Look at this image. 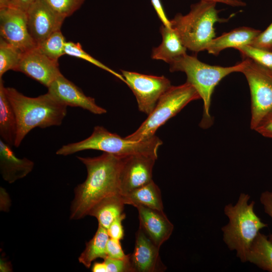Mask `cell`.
I'll list each match as a JSON object with an SVG mask.
<instances>
[{
	"mask_svg": "<svg viewBox=\"0 0 272 272\" xmlns=\"http://www.w3.org/2000/svg\"><path fill=\"white\" fill-rule=\"evenodd\" d=\"M151 4L163 25L168 28H172L170 20L166 16L161 0H151Z\"/></svg>",
	"mask_w": 272,
	"mask_h": 272,
	"instance_id": "cell-36",
	"label": "cell"
},
{
	"mask_svg": "<svg viewBox=\"0 0 272 272\" xmlns=\"http://www.w3.org/2000/svg\"><path fill=\"white\" fill-rule=\"evenodd\" d=\"M199 99L200 96L195 88L186 82L179 86H172L162 95L153 110L137 130L125 138L136 142L154 137L161 126L189 103Z\"/></svg>",
	"mask_w": 272,
	"mask_h": 272,
	"instance_id": "cell-7",
	"label": "cell"
},
{
	"mask_svg": "<svg viewBox=\"0 0 272 272\" xmlns=\"http://www.w3.org/2000/svg\"><path fill=\"white\" fill-rule=\"evenodd\" d=\"M122 196L125 205H131L135 208L142 206L160 211L164 210L161 190L153 180Z\"/></svg>",
	"mask_w": 272,
	"mask_h": 272,
	"instance_id": "cell-21",
	"label": "cell"
},
{
	"mask_svg": "<svg viewBox=\"0 0 272 272\" xmlns=\"http://www.w3.org/2000/svg\"><path fill=\"white\" fill-rule=\"evenodd\" d=\"M159 249L139 227L135 234L134 250L129 254L132 272L165 271L166 267L161 260Z\"/></svg>",
	"mask_w": 272,
	"mask_h": 272,
	"instance_id": "cell-15",
	"label": "cell"
},
{
	"mask_svg": "<svg viewBox=\"0 0 272 272\" xmlns=\"http://www.w3.org/2000/svg\"><path fill=\"white\" fill-rule=\"evenodd\" d=\"M261 32L259 30L250 27H240L214 38L208 45L206 50L209 53L218 55L225 49L250 45Z\"/></svg>",
	"mask_w": 272,
	"mask_h": 272,
	"instance_id": "cell-18",
	"label": "cell"
},
{
	"mask_svg": "<svg viewBox=\"0 0 272 272\" xmlns=\"http://www.w3.org/2000/svg\"><path fill=\"white\" fill-rule=\"evenodd\" d=\"M170 64V71L182 72L187 76L186 82L196 90L203 102V114L200 125L210 126L212 120L210 109L214 89L225 77L235 72H241L244 65L242 61L231 66L211 65L200 61L195 56L185 54Z\"/></svg>",
	"mask_w": 272,
	"mask_h": 272,
	"instance_id": "cell-4",
	"label": "cell"
},
{
	"mask_svg": "<svg viewBox=\"0 0 272 272\" xmlns=\"http://www.w3.org/2000/svg\"><path fill=\"white\" fill-rule=\"evenodd\" d=\"M246 259L247 262L272 272V242L266 236L258 233L248 250Z\"/></svg>",
	"mask_w": 272,
	"mask_h": 272,
	"instance_id": "cell-23",
	"label": "cell"
},
{
	"mask_svg": "<svg viewBox=\"0 0 272 272\" xmlns=\"http://www.w3.org/2000/svg\"><path fill=\"white\" fill-rule=\"evenodd\" d=\"M1 38L24 53L37 47L29 32L26 12L0 8Z\"/></svg>",
	"mask_w": 272,
	"mask_h": 272,
	"instance_id": "cell-11",
	"label": "cell"
},
{
	"mask_svg": "<svg viewBox=\"0 0 272 272\" xmlns=\"http://www.w3.org/2000/svg\"><path fill=\"white\" fill-rule=\"evenodd\" d=\"M261 203L263 205L264 212L272 218V191H264L260 197ZM269 240L272 242V234L268 237Z\"/></svg>",
	"mask_w": 272,
	"mask_h": 272,
	"instance_id": "cell-37",
	"label": "cell"
},
{
	"mask_svg": "<svg viewBox=\"0 0 272 272\" xmlns=\"http://www.w3.org/2000/svg\"><path fill=\"white\" fill-rule=\"evenodd\" d=\"M93 272H107V268L104 261L94 262L92 267Z\"/></svg>",
	"mask_w": 272,
	"mask_h": 272,
	"instance_id": "cell-39",
	"label": "cell"
},
{
	"mask_svg": "<svg viewBox=\"0 0 272 272\" xmlns=\"http://www.w3.org/2000/svg\"><path fill=\"white\" fill-rule=\"evenodd\" d=\"M250 45L272 51V23L254 39Z\"/></svg>",
	"mask_w": 272,
	"mask_h": 272,
	"instance_id": "cell-31",
	"label": "cell"
},
{
	"mask_svg": "<svg viewBox=\"0 0 272 272\" xmlns=\"http://www.w3.org/2000/svg\"><path fill=\"white\" fill-rule=\"evenodd\" d=\"M253 130L264 137L272 139V112L263 117Z\"/></svg>",
	"mask_w": 272,
	"mask_h": 272,
	"instance_id": "cell-34",
	"label": "cell"
},
{
	"mask_svg": "<svg viewBox=\"0 0 272 272\" xmlns=\"http://www.w3.org/2000/svg\"><path fill=\"white\" fill-rule=\"evenodd\" d=\"M44 1L57 13L66 18L78 10L85 0H44Z\"/></svg>",
	"mask_w": 272,
	"mask_h": 272,
	"instance_id": "cell-29",
	"label": "cell"
},
{
	"mask_svg": "<svg viewBox=\"0 0 272 272\" xmlns=\"http://www.w3.org/2000/svg\"><path fill=\"white\" fill-rule=\"evenodd\" d=\"M126 84L134 94L139 110L148 115L159 99L172 86L164 76H157L121 70Z\"/></svg>",
	"mask_w": 272,
	"mask_h": 272,
	"instance_id": "cell-9",
	"label": "cell"
},
{
	"mask_svg": "<svg viewBox=\"0 0 272 272\" xmlns=\"http://www.w3.org/2000/svg\"><path fill=\"white\" fill-rule=\"evenodd\" d=\"M241 73L245 77L251 95L250 128L272 112V73L248 58H243Z\"/></svg>",
	"mask_w": 272,
	"mask_h": 272,
	"instance_id": "cell-8",
	"label": "cell"
},
{
	"mask_svg": "<svg viewBox=\"0 0 272 272\" xmlns=\"http://www.w3.org/2000/svg\"><path fill=\"white\" fill-rule=\"evenodd\" d=\"M109 238L107 229L98 226L94 236L86 243L85 248L78 258L79 262L89 268L95 259L107 257L106 245Z\"/></svg>",
	"mask_w": 272,
	"mask_h": 272,
	"instance_id": "cell-24",
	"label": "cell"
},
{
	"mask_svg": "<svg viewBox=\"0 0 272 272\" xmlns=\"http://www.w3.org/2000/svg\"><path fill=\"white\" fill-rule=\"evenodd\" d=\"M30 34L36 45L52 34L60 30L65 19L50 8L44 0H38L26 12Z\"/></svg>",
	"mask_w": 272,
	"mask_h": 272,
	"instance_id": "cell-12",
	"label": "cell"
},
{
	"mask_svg": "<svg viewBox=\"0 0 272 272\" xmlns=\"http://www.w3.org/2000/svg\"><path fill=\"white\" fill-rule=\"evenodd\" d=\"M65 53L66 55L88 61L97 67L111 73L126 84V81L122 75L112 70L87 53L83 50L81 45L79 42L75 43L72 41H66L65 46Z\"/></svg>",
	"mask_w": 272,
	"mask_h": 272,
	"instance_id": "cell-27",
	"label": "cell"
},
{
	"mask_svg": "<svg viewBox=\"0 0 272 272\" xmlns=\"http://www.w3.org/2000/svg\"><path fill=\"white\" fill-rule=\"evenodd\" d=\"M15 71L25 74L47 88L61 74L58 61L49 58L36 47L23 53Z\"/></svg>",
	"mask_w": 272,
	"mask_h": 272,
	"instance_id": "cell-13",
	"label": "cell"
},
{
	"mask_svg": "<svg viewBox=\"0 0 272 272\" xmlns=\"http://www.w3.org/2000/svg\"><path fill=\"white\" fill-rule=\"evenodd\" d=\"M124 205L122 195L115 194L101 200L91 210L89 215L97 219L98 226L107 229L123 213Z\"/></svg>",
	"mask_w": 272,
	"mask_h": 272,
	"instance_id": "cell-22",
	"label": "cell"
},
{
	"mask_svg": "<svg viewBox=\"0 0 272 272\" xmlns=\"http://www.w3.org/2000/svg\"><path fill=\"white\" fill-rule=\"evenodd\" d=\"M85 166V180L74 189L70 206L71 220L89 215L91 210L104 198L121 194L119 174L121 158L107 153L95 157H77Z\"/></svg>",
	"mask_w": 272,
	"mask_h": 272,
	"instance_id": "cell-1",
	"label": "cell"
},
{
	"mask_svg": "<svg viewBox=\"0 0 272 272\" xmlns=\"http://www.w3.org/2000/svg\"><path fill=\"white\" fill-rule=\"evenodd\" d=\"M214 3H223L232 7H245L246 3L242 0H202Z\"/></svg>",
	"mask_w": 272,
	"mask_h": 272,
	"instance_id": "cell-38",
	"label": "cell"
},
{
	"mask_svg": "<svg viewBox=\"0 0 272 272\" xmlns=\"http://www.w3.org/2000/svg\"><path fill=\"white\" fill-rule=\"evenodd\" d=\"M243 58H248L272 73V51L258 48L250 45L236 48Z\"/></svg>",
	"mask_w": 272,
	"mask_h": 272,
	"instance_id": "cell-28",
	"label": "cell"
},
{
	"mask_svg": "<svg viewBox=\"0 0 272 272\" xmlns=\"http://www.w3.org/2000/svg\"><path fill=\"white\" fill-rule=\"evenodd\" d=\"M23 52L4 39H0V79L9 70L15 71Z\"/></svg>",
	"mask_w": 272,
	"mask_h": 272,
	"instance_id": "cell-26",
	"label": "cell"
},
{
	"mask_svg": "<svg viewBox=\"0 0 272 272\" xmlns=\"http://www.w3.org/2000/svg\"><path fill=\"white\" fill-rule=\"evenodd\" d=\"M139 213L140 227L149 238L158 247L171 235L174 226L163 211L139 206L135 207Z\"/></svg>",
	"mask_w": 272,
	"mask_h": 272,
	"instance_id": "cell-16",
	"label": "cell"
},
{
	"mask_svg": "<svg viewBox=\"0 0 272 272\" xmlns=\"http://www.w3.org/2000/svg\"><path fill=\"white\" fill-rule=\"evenodd\" d=\"M162 37L161 44L153 49L151 57L161 60L169 64L186 54V47L183 44L177 33L172 28L163 25L160 27Z\"/></svg>",
	"mask_w": 272,
	"mask_h": 272,
	"instance_id": "cell-19",
	"label": "cell"
},
{
	"mask_svg": "<svg viewBox=\"0 0 272 272\" xmlns=\"http://www.w3.org/2000/svg\"><path fill=\"white\" fill-rule=\"evenodd\" d=\"M107 272H132L129 254L123 259H115L108 257L104 259Z\"/></svg>",
	"mask_w": 272,
	"mask_h": 272,
	"instance_id": "cell-30",
	"label": "cell"
},
{
	"mask_svg": "<svg viewBox=\"0 0 272 272\" xmlns=\"http://www.w3.org/2000/svg\"><path fill=\"white\" fill-rule=\"evenodd\" d=\"M216 4L200 0L191 6L188 14H177L170 20L171 27L187 49L196 53L206 50L215 38V23L226 21L219 17Z\"/></svg>",
	"mask_w": 272,
	"mask_h": 272,
	"instance_id": "cell-5",
	"label": "cell"
},
{
	"mask_svg": "<svg viewBox=\"0 0 272 272\" xmlns=\"http://www.w3.org/2000/svg\"><path fill=\"white\" fill-rule=\"evenodd\" d=\"M47 88L49 93L67 106L80 107L95 114L107 112L106 109L96 104L94 98L86 96L62 74Z\"/></svg>",
	"mask_w": 272,
	"mask_h": 272,
	"instance_id": "cell-14",
	"label": "cell"
},
{
	"mask_svg": "<svg viewBox=\"0 0 272 272\" xmlns=\"http://www.w3.org/2000/svg\"><path fill=\"white\" fill-rule=\"evenodd\" d=\"M5 91L17 118L16 147H19L32 129L59 126L66 115L67 106L48 92L37 97H29L12 87H5Z\"/></svg>",
	"mask_w": 272,
	"mask_h": 272,
	"instance_id": "cell-2",
	"label": "cell"
},
{
	"mask_svg": "<svg viewBox=\"0 0 272 272\" xmlns=\"http://www.w3.org/2000/svg\"><path fill=\"white\" fill-rule=\"evenodd\" d=\"M34 166L32 161L18 158L11 146L0 140V172L5 181L12 183L25 177L32 171Z\"/></svg>",
	"mask_w": 272,
	"mask_h": 272,
	"instance_id": "cell-17",
	"label": "cell"
},
{
	"mask_svg": "<svg viewBox=\"0 0 272 272\" xmlns=\"http://www.w3.org/2000/svg\"><path fill=\"white\" fill-rule=\"evenodd\" d=\"M17 132L15 112L5 91L2 79H0V136L4 142L14 146Z\"/></svg>",
	"mask_w": 272,
	"mask_h": 272,
	"instance_id": "cell-20",
	"label": "cell"
},
{
	"mask_svg": "<svg viewBox=\"0 0 272 272\" xmlns=\"http://www.w3.org/2000/svg\"><path fill=\"white\" fill-rule=\"evenodd\" d=\"M125 218V214L123 213L115 219L107 229L110 238L121 240L124 237V230L122 224V221Z\"/></svg>",
	"mask_w": 272,
	"mask_h": 272,
	"instance_id": "cell-33",
	"label": "cell"
},
{
	"mask_svg": "<svg viewBox=\"0 0 272 272\" xmlns=\"http://www.w3.org/2000/svg\"><path fill=\"white\" fill-rule=\"evenodd\" d=\"M157 155L136 154L121 158L119 180L124 195L152 180V172Z\"/></svg>",
	"mask_w": 272,
	"mask_h": 272,
	"instance_id": "cell-10",
	"label": "cell"
},
{
	"mask_svg": "<svg viewBox=\"0 0 272 272\" xmlns=\"http://www.w3.org/2000/svg\"><path fill=\"white\" fill-rule=\"evenodd\" d=\"M162 141L156 135L140 141H131L105 127L96 126L91 135L80 142L63 145L56 152L58 155L68 156L87 150H96L122 158L136 154L157 155Z\"/></svg>",
	"mask_w": 272,
	"mask_h": 272,
	"instance_id": "cell-6",
	"label": "cell"
},
{
	"mask_svg": "<svg viewBox=\"0 0 272 272\" xmlns=\"http://www.w3.org/2000/svg\"><path fill=\"white\" fill-rule=\"evenodd\" d=\"M38 0H0V8L9 7L27 12Z\"/></svg>",
	"mask_w": 272,
	"mask_h": 272,
	"instance_id": "cell-35",
	"label": "cell"
},
{
	"mask_svg": "<svg viewBox=\"0 0 272 272\" xmlns=\"http://www.w3.org/2000/svg\"><path fill=\"white\" fill-rule=\"evenodd\" d=\"M250 195L241 193L234 205H226L224 211L229 219L222 228L223 240L230 250H235L242 262H247V253L260 230L267 227L256 215L255 201L248 203Z\"/></svg>",
	"mask_w": 272,
	"mask_h": 272,
	"instance_id": "cell-3",
	"label": "cell"
},
{
	"mask_svg": "<svg viewBox=\"0 0 272 272\" xmlns=\"http://www.w3.org/2000/svg\"><path fill=\"white\" fill-rule=\"evenodd\" d=\"M107 255L108 257L115 259H123L126 255L121 245L119 240L109 238L106 245Z\"/></svg>",
	"mask_w": 272,
	"mask_h": 272,
	"instance_id": "cell-32",
	"label": "cell"
},
{
	"mask_svg": "<svg viewBox=\"0 0 272 272\" xmlns=\"http://www.w3.org/2000/svg\"><path fill=\"white\" fill-rule=\"evenodd\" d=\"M66 41L60 30L52 34L36 48L49 58L58 61V59L65 53Z\"/></svg>",
	"mask_w": 272,
	"mask_h": 272,
	"instance_id": "cell-25",
	"label": "cell"
}]
</instances>
